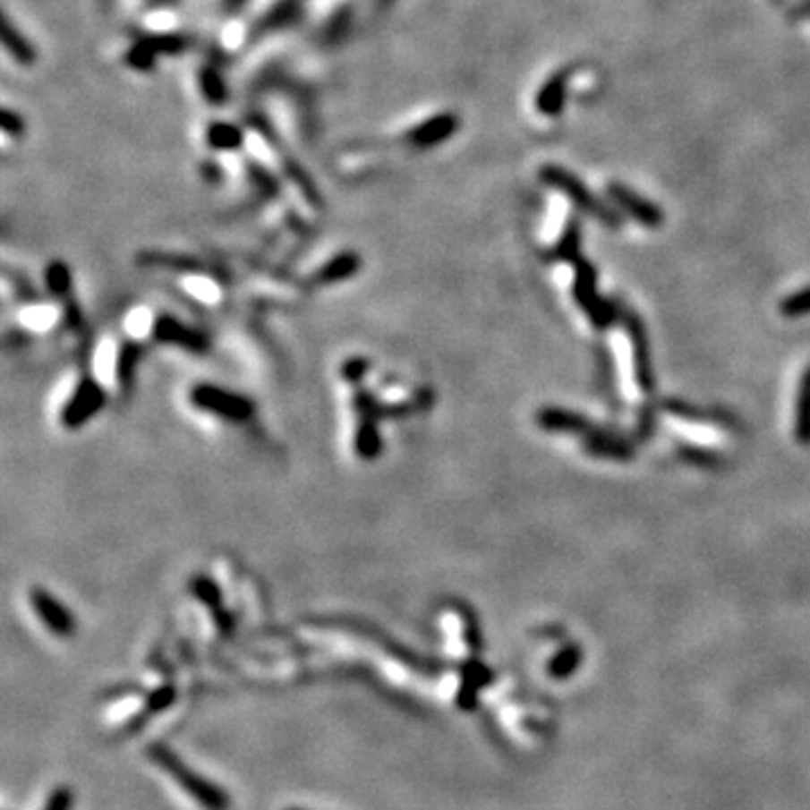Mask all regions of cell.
<instances>
[{"label":"cell","instance_id":"1","mask_svg":"<svg viewBox=\"0 0 810 810\" xmlns=\"http://www.w3.org/2000/svg\"><path fill=\"white\" fill-rule=\"evenodd\" d=\"M149 761L156 763L158 768L165 770L178 786L185 788L187 795L194 801H199L205 810H227L230 808V799H227L226 792L218 786H214L212 781L203 779L200 774H196L194 770L187 768V763H183L167 746L156 743V746L149 747Z\"/></svg>","mask_w":810,"mask_h":810},{"label":"cell","instance_id":"2","mask_svg":"<svg viewBox=\"0 0 810 810\" xmlns=\"http://www.w3.org/2000/svg\"><path fill=\"white\" fill-rule=\"evenodd\" d=\"M541 181L545 185L554 187V190L563 192L581 212H585L588 217H594L597 221H601L606 227H619L621 226V217L610 208L608 203H603L597 194L585 187V183L581 181L579 176H575L572 172L567 169L558 167V165H545L541 169Z\"/></svg>","mask_w":810,"mask_h":810},{"label":"cell","instance_id":"3","mask_svg":"<svg viewBox=\"0 0 810 810\" xmlns=\"http://www.w3.org/2000/svg\"><path fill=\"white\" fill-rule=\"evenodd\" d=\"M570 264L575 266V273H576V279H575L576 302H579L581 309L585 311V315L590 318L593 327H597V329H606L608 324H612L617 318H619V311L615 309V304H610V302H606L603 297H599L597 270H594V266L590 264L588 260H584V257L579 255V257H575Z\"/></svg>","mask_w":810,"mask_h":810},{"label":"cell","instance_id":"4","mask_svg":"<svg viewBox=\"0 0 810 810\" xmlns=\"http://www.w3.org/2000/svg\"><path fill=\"white\" fill-rule=\"evenodd\" d=\"M619 318H621V322H624L626 331H628L630 343H633L635 376H637L639 388H642L644 392H653L655 371H653V362H651V347H648L646 327H644V322L633 313V311H621Z\"/></svg>","mask_w":810,"mask_h":810},{"label":"cell","instance_id":"5","mask_svg":"<svg viewBox=\"0 0 810 810\" xmlns=\"http://www.w3.org/2000/svg\"><path fill=\"white\" fill-rule=\"evenodd\" d=\"M606 192L608 196H610L612 203L619 205V208L637 223H642V226L646 227L662 226L664 221L662 209L655 203H651V200L644 199V196H639L637 192H633L630 187H626L624 183H608Z\"/></svg>","mask_w":810,"mask_h":810},{"label":"cell","instance_id":"6","mask_svg":"<svg viewBox=\"0 0 810 810\" xmlns=\"http://www.w3.org/2000/svg\"><path fill=\"white\" fill-rule=\"evenodd\" d=\"M459 129V117L455 113H437V115L428 117L426 122H422L419 126L408 131L405 140H408L413 147L419 149H431L437 144L446 142L448 138H453Z\"/></svg>","mask_w":810,"mask_h":810},{"label":"cell","instance_id":"7","mask_svg":"<svg viewBox=\"0 0 810 810\" xmlns=\"http://www.w3.org/2000/svg\"><path fill=\"white\" fill-rule=\"evenodd\" d=\"M538 423H541L545 431L550 432H570V435H590L594 432L593 423L579 413H572V410L563 408H545L538 413Z\"/></svg>","mask_w":810,"mask_h":810},{"label":"cell","instance_id":"8","mask_svg":"<svg viewBox=\"0 0 810 810\" xmlns=\"http://www.w3.org/2000/svg\"><path fill=\"white\" fill-rule=\"evenodd\" d=\"M567 79H570V72H567V70H558V72H554L547 79L536 95L538 113H542V115L547 117L560 115V111H563L565 107V99H567Z\"/></svg>","mask_w":810,"mask_h":810},{"label":"cell","instance_id":"9","mask_svg":"<svg viewBox=\"0 0 810 810\" xmlns=\"http://www.w3.org/2000/svg\"><path fill=\"white\" fill-rule=\"evenodd\" d=\"M584 446L590 455L594 457H606V459H633L635 450L633 446L626 444V441L617 439L612 435H603V432H590L584 437Z\"/></svg>","mask_w":810,"mask_h":810},{"label":"cell","instance_id":"10","mask_svg":"<svg viewBox=\"0 0 810 810\" xmlns=\"http://www.w3.org/2000/svg\"><path fill=\"white\" fill-rule=\"evenodd\" d=\"M3 46L10 52L12 59L19 65H34L37 64V50L32 47V43L25 38V34L21 30L14 28L10 16L3 19Z\"/></svg>","mask_w":810,"mask_h":810},{"label":"cell","instance_id":"11","mask_svg":"<svg viewBox=\"0 0 810 810\" xmlns=\"http://www.w3.org/2000/svg\"><path fill=\"white\" fill-rule=\"evenodd\" d=\"M37 594H38V597H34V608L38 610L41 619L46 621L47 626H50L52 633L64 635V637H65V635L72 633L74 624L70 621V617L65 615L64 608H61L56 601H52V599L43 597V593H37Z\"/></svg>","mask_w":810,"mask_h":810},{"label":"cell","instance_id":"12","mask_svg":"<svg viewBox=\"0 0 810 810\" xmlns=\"http://www.w3.org/2000/svg\"><path fill=\"white\" fill-rule=\"evenodd\" d=\"M795 435L801 444H810V367L806 370L799 385V398H797V422Z\"/></svg>","mask_w":810,"mask_h":810},{"label":"cell","instance_id":"13","mask_svg":"<svg viewBox=\"0 0 810 810\" xmlns=\"http://www.w3.org/2000/svg\"><path fill=\"white\" fill-rule=\"evenodd\" d=\"M205 140L212 149H221V151H234L243 144V133L236 126L227 124V122H212L205 133Z\"/></svg>","mask_w":810,"mask_h":810},{"label":"cell","instance_id":"14","mask_svg":"<svg viewBox=\"0 0 810 810\" xmlns=\"http://www.w3.org/2000/svg\"><path fill=\"white\" fill-rule=\"evenodd\" d=\"M581 660H584V651L581 646H565L563 651L554 655L550 660V667H547V673L556 680H565V678H570L572 673L579 669Z\"/></svg>","mask_w":810,"mask_h":810},{"label":"cell","instance_id":"15","mask_svg":"<svg viewBox=\"0 0 810 810\" xmlns=\"http://www.w3.org/2000/svg\"><path fill=\"white\" fill-rule=\"evenodd\" d=\"M581 255V223L570 221L560 236L558 246L554 248V257L560 261H572Z\"/></svg>","mask_w":810,"mask_h":810},{"label":"cell","instance_id":"16","mask_svg":"<svg viewBox=\"0 0 810 810\" xmlns=\"http://www.w3.org/2000/svg\"><path fill=\"white\" fill-rule=\"evenodd\" d=\"M199 81H200V89H203V95L208 102L212 104H223L227 98V89L223 84L221 74L217 72L214 68H203L199 74Z\"/></svg>","mask_w":810,"mask_h":810},{"label":"cell","instance_id":"17","mask_svg":"<svg viewBox=\"0 0 810 810\" xmlns=\"http://www.w3.org/2000/svg\"><path fill=\"white\" fill-rule=\"evenodd\" d=\"M678 455H680L685 462L695 464V466L703 468H718L722 464L720 455L712 453L707 448H698V446H678Z\"/></svg>","mask_w":810,"mask_h":810},{"label":"cell","instance_id":"18","mask_svg":"<svg viewBox=\"0 0 810 810\" xmlns=\"http://www.w3.org/2000/svg\"><path fill=\"white\" fill-rule=\"evenodd\" d=\"M140 41L147 43L156 55H176L181 52L183 47L187 46V41L178 34H162V37H147V38H140Z\"/></svg>","mask_w":810,"mask_h":810},{"label":"cell","instance_id":"19","mask_svg":"<svg viewBox=\"0 0 810 810\" xmlns=\"http://www.w3.org/2000/svg\"><path fill=\"white\" fill-rule=\"evenodd\" d=\"M781 313L786 318H799V315L810 313V286L799 293H792L790 297L781 302Z\"/></svg>","mask_w":810,"mask_h":810},{"label":"cell","instance_id":"20","mask_svg":"<svg viewBox=\"0 0 810 810\" xmlns=\"http://www.w3.org/2000/svg\"><path fill=\"white\" fill-rule=\"evenodd\" d=\"M156 52L147 46L144 41H138L129 52H126L124 61L135 70H149L153 64H156Z\"/></svg>","mask_w":810,"mask_h":810},{"label":"cell","instance_id":"21","mask_svg":"<svg viewBox=\"0 0 810 810\" xmlns=\"http://www.w3.org/2000/svg\"><path fill=\"white\" fill-rule=\"evenodd\" d=\"M72 801H74V792L70 790V788H65V786L56 788V790H52L50 799L46 801L43 810H70Z\"/></svg>","mask_w":810,"mask_h":810},{"label":"cell","instance_id":"22","mask_svg":"<svg viewBox=\"0 0 810 810\" xmlns=\"http://www.w3.org/2000/svg\"><path fill=\"white\" fill-rule=\"evenodd\" d=\"M3 131L12 138H21L25 133V120L12 108H3Z\"/></svg>","mask_w":810,"mask_h":810},{"label":"cell","instance_id":"23","mask_svg":"<svg viewBox=\"0 0 810 810\" xmlns=\"http://www.w3.org/2000/svg\"><path fill=\"white\" fill-rule=\"evenodd\" d=\"M653 431H655L653 413H651V410H644L642 423H639V437H642V439H651V437H653Z\"/></svg>","mask_w":810,"mask_h":810},{"label":"cell","instance_id":"24","mask_svg":"<svg viewBox=\"0 0 810 810\" xmlns=\"http://www.w3.org/2000/svg\"><path fill=\"white\" fill-rule=\"evenodd\" d=\"M808 7H810V0H808Z\"/></svg>","mask_w":810,"mask_h":810},{"label":"cell","instance_id":"25","mask_svg":"<svg viewBox=\"0 0 810 810\" xmlns=\"http://www.w3.org/2000/svg\"><path fill=\"white\" fill-rule=\"evenodd\" d=\"M291 810H297V808H291Z\"/></svg>","mask_w":810,"mask_h":810}]
</instances>
